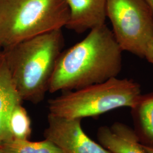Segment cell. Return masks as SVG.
Returning a JSON list of instances; mask_svg holds the SVG:
<instances>
[{
  "label": "cell",
  "instance_id": "5",
  "mask_svg": "<svg viewBox=\"0 0 153 153\" xmlns=\"http://www.w3.org/2000/svg\"><path fill=\"white\" fill-rule=\"evenodd\" d=\"M106 16L121 49L144 57L153 38V14L145 0H107Z\"/></svg>",
  "mask_w": 153,
  "mask_h": 153
},
{
  "label": "cell",
  "instance_id": "12",
  "mask_svg": "<svg viewBox=\"0 0 153 153\" xmlns=\"http://www.w3.org/2000/svg\"><path fill=\"white\" fill-rule=\"evenodd\" d=\"M8 129L12 138L28 140L31 134V123L22 103L14 106L9 115Z\"/></svg>",
  "mask_w": 153,
  "mask_h": 153
},
{
  "label": "cell",
  "instance_id": "7",
  "mask_svg": "<svg viewBox=\"0 0 153 153\" xmlns=\"http://www.w3.org/2000/svg\"><path fill=\"white\" fill-rule=\"evenodd\" d=\"M69 9L65 27L82 33L105 24L107 0H65Z\"/></svg>",
  "mask_w": 153,
  "mask_h": 153
},
{
  "label": "cell",
  "instance_id": "1",
  "mask_svg": "<svg viewBox=\"0 0 153 153\" xmlns=\"http://www.w3.org/2000/svg\"><path fill=\"white\" fill-rule=\"evenodd\" d=\"M123 52L105 24L94 28L81 42L62 52L48 91L76 90L117 77Z\"/></svg>",
  "mask_w": 153,
  "mask_h": 153
},
{
  "label": "cell",
  "instance_id": "9",
  "mask_svg": "<svg viewBox=\"0 0 153 153\" xmlns=\"http://www.w3.org/2000/svg\"><path fill=\"white\" fill-rule=\"evenodd\" d=\"M2 49L0 50V146L12 138L8 129L9 115L15 105L22 103Z\"/></svg>",
  "mask_w": 153,
  "mask_h": 153
},
{
  "label": "cell",
  "instance_id": "15",
  "mask_svg": "<svg viewBox=\"0 0 153 153\" xmlns=\"http://www.w3.org/2000/svg\"><path fill=\"white\" fill-rule=\"evenodd\" d=\"M143 148H145V149L146 150V151L148 152V153H153V149L151 148H147L146 146H143Z\"/></svg>",
  "mask_w": 153,
  "mask_h": 153
},
{
  "label": "cell",
  "instance_id": "10",
  "mask_svg": "<svg viewBox=\"0 0 153 153\" xmlns=\"http://www.w3.org/2000/svg\"><path fill=\"white\" fill-rule=\"evenodd\" d=\"M131 108L133 130L139 141L153 149V92L141 94Z\"/></svg>",
  "mask_w": 153,
  "mask_h": 153
},
{
  "label": "cell",
  "instance_id": "16",
  "mask_svg": "<svg viewBox=\"0 0 153 153\" xmlns=\"http://www.w3.org/2000/svg\"><path fill=\"white\" fill-rule=\"evenodd\" d=\"M2 49V47H1V43H0V50H1Z\"/></svg>",
  "mask_w": 153,
  "mask_h": 153
},
{
  "label": "cell",
  "instance_id": "6",
  "mask_svg": "<svg viewBox=\"0 0 153 153\" xmlns=\"http://www.w3.org/2000/svg\"><path fill=\"white\" fill-rule=\"evenodd\" d=\"M81 120L49 114L44 137L53 142L64 153H112L94 141L84 132Z\"/></svg>",
  "mask_w": 153,
  "mask_h": 153
},
{
  "label": "cell",
  "instance_id": "17",
  "mask_svg": "<svg viewBox=\"0 0 153 153\" xmlns=\"http://www.w3.org/2000/svg\"><path fill=\"white\" fill-rule=\"evenodd\" d=\"M0 153H3V152H2V151H1V150H0Z\"/></svg>",
  "mask_w": 153,
  "mask_h": 153
},
{
  "label": "cell",
  "instance_id": "11",
  "mask_svg": "<svg viewBox=\"0 0 153 153\" xmlns=\"http://www.w3.org/2000/svg\"><path fill=\"white\" fill-rule=\"evenodd\" d=\"M0 150L4 153H64L53 142L45 138L37 142L11 138L2 145Z\"/></svg>",
  "mask_w": 153,
  "mask_h": 153
},
{
  "label": "cell",
  "instance_id": "14",
  "mask_svg": "<svg viewBox=\"0 0 153 153\" xmlns=\"http://www.w3.org/2000/svg\"><path fill=\"white\" fill-rule=\"evenodd\" d=\"M146 2L148 4V5L150 7L153 14V0H145Z\"/></svg>",
  "mask_w": 153,
  "mask_h": 153
},
{
  "label": "cell",
  "instance_id": "2",
  "mask_svg": "<svg viewBox=\"0 0 153 153\" xmlns=\"http://www.w3.org/2000/svg\"><path fill=\"white\" fill-rule=\"evenodd\" d=\"M64 46L59 29L2 49L22 100L37 104L44 99Z\"/></svg>",
  "mask_w": 153,
  "mask_h": 153
},
{
  "label": "cell",
  "instance_id": "13",
  "mask_svg": "<svg viewBox=\"0 0 153 153\" xmlns=\"http://www.w3.org/2000/svg\"><path fill=\"white\" fill-rule=\"evenodd\" d=\"M144 57L153 64V38L149 42L145 52Z\"/></svg>",
  "mask_w": 153,
  "mask_h": 153
},
{
  "label": "cell",
  "instance_id": "4",
  "mask_svg": "<svg viewBox=\"0 0 153 153\" xmlns=\"http://www.w3.org/2000/svg\"><path fill=\"white\" fill-rule=\"evenodd\" d=\"M141 94L137 82L114 77L49 99V114L68 119L94 117L121 107L131 108Z\"/></svg>",
  "mask_w": 153,
  "mask_h": 153
},
{
  "label": "cell",
  "instance_id": "3",
  "mask_svg": "<svg viewBox=\"0 0 153 153\" xmlns=\"http://www.w3.org/2000/svg\"><path fill=\"white\" fill-rule=\"evenodd\" d=\"M69 16L65 0H0L2 49L62 29Z\"/></svg>",
  "mask_w": 153,
  "mask_h": 153
},
{
  "label": "cell",
  "instance_id": "8",
  "mask_svg": "<svg viewBox=\"0 0 153 153\" xmlns=\"http://www.w3.org/2000/svg\"><path fill=\"white\" fill-rule=\"evenodd\" d=\"M97 137L100 144L112 153H148L134 130L120 122L99 128Z\"/></svg>",
  "mask_w": 153,
  "mask_h": 153
}]
</instances>
